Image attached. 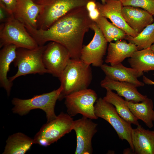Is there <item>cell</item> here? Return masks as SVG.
Instances as JSON below:
<instances>
[{
    "label": "cell",
    "instance_id": "6da1fadb",
    "mask_svg": "<svg viewBox=\"0 0 154 154\" xmlns=\"http://www.w3.org/2000/svg\"><path fill=\"white\" fill-rule=\"evenodd\" d=\"M93 21L86 7H81L70 11L48 29H35L29 33L39 46L55 42L68 50L71 58L80 59L84 35Z\"/></svg>",
    "mask_w": 154,
    "mask_h": 154
},
{
    "label": "cell",
    "instance_id": "7a4b0ae2",
    "mask_svg": "<svg viewBox=\"0 0 154 154\" xmlns=\"http://www.w3.org/2000/svg\"><path fill=\"white\" fill-rule=\"evenodd\" d=\"M92 78L90 65L80 59L71 58L59 78L63 90L58 100L61 101L69 94L88 88Z\"/></svg>",
    "mask_w": 154,
    "mask_h": 154
},
{
    "label": "cell",
    "instance_id": "3957f363",
    "mask_svg": "<svg viewBox=\"0 0 154 154\" xmlns=\"http://www.w3.org/2000/svg\"><path fill=\"white\" fill-rule=\"evenodd\" d=\"M40 10L37 19V29H48L60 18L73 9L86 7L96 0H37Z\"/></svg>",
    "mask_w": 154,
    "mask_h": 154
},
{
    "label": "cell",
    "instance_id": "277c9868",
    "mask_svg": "<svg viewBox=\"0 0 154 154\" xmlns=\"http://www.w3.org/2000/svg\"><path fill=\"white\" fill-rule=\"evenodd\" d=\"M63 90L60 86L56 90L39 95H35L31 98L22 99L15 98L12 100L14 106L12 109L15 114L23 116L27 114L31 110L40 109L45 113L47 122L55 118L54 108L56 101Z\"/></svg>",
    "mask_w": 154,
    "mask_h": 154
},
{
    "label": "cell",
    "instance_id": "5b68a950",
    "mask_svg": "<svg viewBox=\"0 0 154 154\" xmlns=\"http://www.w3.org/2000/svg\"><path fill=\"white\" fill-rule=\"evenodd\" d=\"M9 44L17 48L34 49L39 46L24 25L9 15L0 25V47Z\"/></svg>",
    "mask_w": 154,
    "mask_h": 154
},
{
    "label": "cell",
    "instance_id": "8992f818",
    "mask_svg": "<svg viewBox=\"0 0 154 154\" xmlns=\"http://www.w3.org/2000/svg\"><path fill=\"white\" fill-rule=\"evenodd\" d=\"M46 45L39 46L34 49L17 48L16 56L13 61L18 70L14 76L9 80L12 82L19 76L30 74H50L45 67L42 56Z\"/></svg>",
    "mask_w": 154,
    "mask_h": 154
},
{
    "label": "cell",
    "instance_id": "52a82bcc",
    "mask_svg": "<svg viewBox=\"0 0 154 154\" xmlns=\"http://www.w3.org/2000/svg\"><path fill=\"white\" fill-rule=\"evenodd\" d=\"M74 121L67 113L61 112L55 118L42 126L34 136V144L46 147L57 142L73 130Z\"/></svg>",
    "mask_w": 154,
    "mask_h": 154
},
{
    "label": "cell",
    "instance_id": "ba28073f",
    "mask_svg": "<svg viewBox=\"0 0 154 154\" xmlns=\"http://www.w3.org/2000/svg\"><path fill=\"white\" fill-rule=\"evenodd\" d=\"M94 111L98 118L104 119L112 126L119 139L122 140H125L128 142L130 149L134 153L131 136V124L120 116L115 106L100 97L95 104Z\"/></svg>",
    "mask_w": 154,
    "mask_h": 154
},
{
    "label": "cell",
    "instance_id": "9c48e42d",
    "mask_svg": "<svg viewBox=\"0 0 154 154\" xmlns=\"http://www.w3.org/2000/svg\"><path fill=\"white\" fill-rule=\"evenodd\" d=\"M64 99L67 113L72 117L79 114L92 120L98 118L94 113V104L98 98L94 90H81L66 96Z\"/></svg>",
    "mask_w": 154,
    "mask_h": 154
},
{
    "label": "cell",
    "instance_id": "30bf717a",
    "mask_svg": "<svg viewBox=\"0 0 154 154\" xmlns=\"http://www.w3.org/2000/svg\"><path fill=\"white\" fill-rule=\"evenodd\" d=\"M90 28L94 31V36L88 44L83 45L80 59L87 64L100 67L103 64V58L106 53L108 42L94 21Z\"/></svg>",
    "mask_w": 154,
    "mask_h": 154
},
{
    "label": "cell",
    "instance_id": "8fae6325",
    "mask_svg": "<svg viewBox=\"0 0 154 154\" xmlns=\"http://www.w3.org/2000/svg\"><path fill=\"white\" fill-rule=\"evenodd\" d=\"M71 58L68 50L62 44L54 41L46 45L42 56L45 68L50 74L58 78Z\"/></svg>",
    "mask_w": 154,
    "mask_h": 154
},
{
    "label": "cell",
    "instance_id": "7c38bea8",
    "mask_svg": "<svg viewBox=\"0 0 154 154\" xmlns=\"http://www.w3.org/2000/svg\"><path fill=\"white\" fill-rule=\"evenodd\" d=\"M92 119L82 116L74 120L72 129L76 134L75 154H91L93 152L92 139L97 131L98 124Z\"/></svg>",
    "mask_w": 154,
    "mask_h": 154
},
{
    "label": "cell",
    "instance_id": "4fadbf2b",
    "mask_svg": "<svg viewBox=\"0 0 154 154\" xmlns=\"http://www.w3.org/2000/svg\"><path fill=\"white\" fill-rule=\"evenodd\" d=\"M96 7L100 15L109 19L114 25L132 37L138 33L131 28L124 20L122 13L123 5L120 0H107L104 4L96 2Z\"/></svg>",
    "mask_w": 154,
    "mask_h": 154
},
{
    "label": "cell",
    "instance_id": "5bb4252c",
    "mask_svg": "<svg viewBox=\"0 0 154 154\" xmlns=\"http://www.w3.org/2000/svg\"><path fill=\"white\" fill-rule=\"evenodd\" d=\"M40 10V5L33 0H17L13 15L29 32L37 29V19Z\"/></svg>",
    "mask_w": 154,
    "mask_h": 154
},
{
    "label": "cell",
    "instance_id": "9a60e30c",
    "mask_svg": "<svg viewBox=\"0 0 154 154\" xmlns=\"http://www.w3.org/2000/svg\"><path fill=\"white\" fill-rule=\"evenodd\" d=\"M100 68L106 76L112 80L128 82L137 87L144 86L145 83L137 79L143 73L135 68L126 67L121 63L110 66L103 64Z\"/></svg>",
    "mask_w": 154,
    "mask_h": 154
},
{
    "label": "cell",
    "instance_id": "2e32d148",
    "mask_svg": "<svg viewBox=\"0 0 154 154\" xmlns=\"http://www.w3.org/2000/svg\"><path fill=\"white\" fill-rule=\"evenodd\" d=\"M101 87L116 91L119 96L124 97L126 101L135 103L141 102L147 97L142 94L137 89V87L128 82L112 80L107 76L100 82Z\"/></svg>",
    "mask_w": 154,
    "mask_h": 154
},
{
    "label": "cell",
    "instance_id": "e0dca14e",
    "mask_svg": "<svg viewBox=\"0 0 154 154\" xmlns=\"http://www.w3.org/2000/svg\"><path fill=\"white\" fill-rule=\"evenodd\" d=\"M122 13L128 25L138 33L154 21L153 15L140 8L124 6L122 7Z\"/></svg>",
    "mask_w": 154,
    "mask_h": 154
},
{
    "label": "cell",
    "instance_id": "ac0fdd59",
    "mask_svg": "<svg viewBox=\"0 0 154 154\" xmlns=\"http://www.w3.org/2000/svg\"><path fill=\"white\" fill-rule=\"evenodd\" d=\"M131 139L134 153L154 154V131L146 129L140 124L132 130Z\"/></svg>",
    "mask_w": 154,
    "mask_h": 154
},
{
    "label": "cell",
    "instance_id": "d6986e66",
    "mask_svg": "<svg viewBox=\"0 0 154 154\" xmlns=\"http://www.w3.org/2000/svg\"><path fill=\"white\" fill-rule=\"evenodd\" d=\"M138 50L136 46L125 40H117L115 42H110L107 54L105 60L107 63L113 66L121 63L127 58L131 57Z\"/></svg>",
    "mask_w": 154,
    "mask_h": 154
},
{
    "label": "cell",
    "instance_id": "ffe728a7",
    "mask_svg": "<svg viewBox=\"0 0 154 154\" xmlns=\"http://www.w3.org/2000/svg\"><path fill=\"white\" fill-rule=\"evenodd\" d=\"M16 46L13 44L5 45L0 51V86L6 91L8 96H10L13 83L7 77L11 63L16 56Z\"/></svg>",
    "mask_w": 154,
    "mask_h": 154
},
{
    "label": "cell",
    "instance_id": "44dd1931",
    "mask_svg": "<svg viewBox=\"0 0 154 154\" xmlns=\"http://www.w3.org/2000/svg\"><path fill=\"white\" fill-rule=\"evenodd\" d=\"M125 103L135 116L141 120L149 128L153 126L154 111L152 100L147 97L141 103L125 100Z\"/></svg>",
    "mask_w": 154,
    "mask_h": 154
},
{
    "label": "cell",
    "instance_id": "7402d4cb",
    "mask_svg": "<svg viewBox=\"0 0 154 154\" xmlns=\"http://www.w3.org/2000/svg\"><path fill=\"white\" fill-rule=\"evenodd\" d=\"M6 142L3 154H24L34 144L33 139L21 132L10 135Z\"/></svg>",
    "mask_w": 154,
    "mask_h": 154
},
{
    "label": "cell",
    "instance_id": "603a6c76",
    "mask_svg": "<svg viewBox=\"0 0 154 154\" xmlns=\"http://www.w3.org/2000/svg\"><path fill=\"white\" fill-rule=\"evenodd\" d=\"M128 62L131 68L141 72L154 70V52L150 48L137 50Z\"/></svg>",
    "mask_w": 154,
    "mask_h": 154
},
{
    "label": "cell",
    "instance_id": "cb8c5ba5",
    "mask_svg": "<svg viewBox=\"0 0 154 154\" xmlns=\"http://www.w3.org/2000/svg\"><path fill=\"white\" fill-rule=\"evenodd\" d=\"M106 89V95L103 98L114 105L119 114L125 121L137 126L139 125L138 120L126 105L125 100L117 94L113 92L112 90L108 88Z\"/></svg>",
    "mask_w": 154,
    "mask_h": 154
},
{
    "label": "cell",
    "instance_id": "d4e9b609",
    "mask_svg": "<svg viewBox=\"0 0 154 154\" xmlns=\"http://www.w3.org/2000/svg\"><path fill=\"white\" fill-rule=\"evenodd\" d=\"M94 21L97 24L108 42L122 40L125 38L126 35L123 31L109 22L106 18L100 15Z\"/></svg>",
    "mask_w": 154,
    "mask_h": 154
},
{
    "label": "cell",
    "instance_id": "484cf974",
    "mask_svg": "<svg viewBox=\"0 0 154 154\" xmlns=\"http://www.w3.org/2000/svg\"><path fill=\"white\" fill-rule=\"evenodd\" d=\"M125 39L135 44L138 50L150 48L154 43V22L146 26L136 36L126 35Z\"/></svg>",
    "mask_w": 154,
    "mask_h": 154
},
{
    "label": "cell",
    "instance_id": "4316f807",
    "mask_svg": "<svg viewBox=\"0 0 154 154\" xmlns=\"http://www.w3.org/2000/svg\"><path fill=\"white\" fill-rule=\"evenodd\" d=\"M123 6L137 7L147 11L154 15V0H121Z\"/></svg>",
    "mask_w": 154,
    "mask_h": 154
},
{
    "label": "cell",
    "instance_id": "83f0119b",
    "mask_svg": "<svg viewBox=\"0 0 154 154\" xmlns=\"http://www.w3.org/2000/svg\"><path fill=\"white\" fill-rule=\"evenodd\" d=\"M2 6L9 15H13L16 6L17 0H0Z\"/></svg>",
    "mask_w": 154,
    "mask_h": 154
},
{
    "label": "cell",
    "instance_id": "f1b7e54d",
    "mask_svg": "<svg viewBox=\"0 0 154 154\" xmlns=\"http://www.w3.org/2000/svg\"><path fill=\"white\" fill-rule=\"evenodd\" d=\"M89 12L90 17L93 21L96 19L100 15V13L96 7Z\"/></svg>",
    "mask_w": 154,
    "mask_h": 154
},
{
    "label": "cell",
    "instance_id": "f546056e",
    "mask_svg": "<svg viewBox=\"0 0 154 154\" xmlns=\"http://www.w3.org/2000/svg\"><path fill=\"white\" fill-rule=\"evenodd\" d=\"M5 9L1 6L0 5V20L1 22L3 21L4 22L6 19L5 13L4 12Z\"/></svg>",
    "mask_w": 154,
    "mask_h": 154
},
{
    "label": "cell",
    "instance_id": "4dcf8cb0",
    "mask_svg": "<svg viewBox=\"0 0 154 154\" xmlns=\"http://www.w3.org/2000/svg\"><path fill=\"white\" fill-rule=\"evenodd\" d=\"M154 75V74H153ZM143 82L148 85H154V82L145 76H143Z\"/></svg>",
    "mask_w": 154,
    "mask_h": 154
},
{
    "label": "cell",
    "instance_id": "1f68e13d",
    "mask_svg": "<svg viewBox=\"0 0 154 154\" xmlns=\"http://www.w3.org/2000/svg\"><path fill=\"white\" fill-rule=\"evenodd\" d=\"M150 48L151 50L154 52V43L151 46Z\"/></svg>",
    "mask_w": 154,
    "mask_h": 154
},
{
    "label": "cell",
    "instance_id": "d6a6232c",
    "mask_svg": "<svg viewBox=\"0 0 154 154\" xmlns=\"http://www.w3.org/2000/svg\"><path fill=\"white\" fill-rule=\"evenodd\" d=\"M102 2V4H104L105 3L106 1L107 0H101Z\"/></svg>",
    "mask_w": 154,
    "mask_h": 154
},
{
    "label": "cell",
    "instance_id": "836d02e7",
    "mask_svg": "<svg viewBox=\"0 0 154 154\" xmlns=\"http://www.w3.org/2000/svg\"><path fill=\"white\" fill-rule=\"evenodd\" d=\"M33 0L34 1H36V0Z\"/></svg>",
    "mask_w": 154,
    "mask_h": 154
}]
</instances>
